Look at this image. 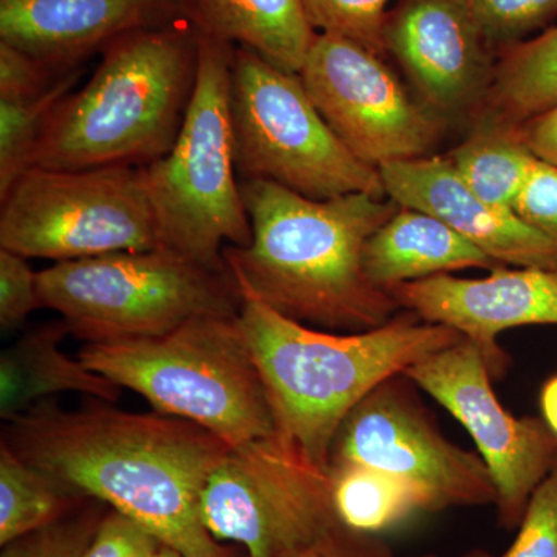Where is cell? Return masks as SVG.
Here are the masks:
<instances>
[{
    "instance_id": "9",
    "label": "cell",
    "mask_w": 557,
    "mask_h": 557,
    "mask_svg": "<svg viewBox=\"0 0 557 557\" xmlns=\"http://www.w3.org/2000/svg\"><path fill=\"white\" fill-rule=\"evenodd\" d=\"M2 201L0 248L57 262L161 248L143 166L30 168Z\"/></svg>"
},
{
    "instance_id": "2",
    "label": "cell",
    "mask_w": 557,
    "mask_h": 557,
    "mask_svg": "<svg viewBox=\"0 0 557 557\" xmlns=\"http://www.w3.org/2000/svg\"><path fill=\"white\" fill-rule=\"evenodd\" d=\"M240 189L252 240L225 247L223 259L242 300L327 332H368L401 310L362 265L397 201L366 193L314 200L267 180H240Z\"/></svg>"
},
{
    "instance_id": "6",
    "label": "cell",
    "mask_w": 557,
    "mask_h": 557,
    "mask_svg": "<svg viewBox=\"0 0 557 557\" xmlns=\"http://www.w3.org/2000/svg\"><path fill=\"white\" fill-rule=\"evenodd\" d=\"M230 44L199 33L196 89L166 156L146 164L161 248L226 273L223 249L252 240L237 178L231 119Z\"/></svg>"
},
{
    "instance_id": "34",
    "label": "cell",
    "mask_w": 557,
    "mask_h": 557,
    "mask_svg": "<svg viewBox=\"0 0 557 557\" xmlns=\"http://www.w3.org/2000/svg\"><path fill=\"white\" fill-rule=\"evenodd\" d=\"M53 72L30 54L0 40V98H24L42 94L57 79Z\"/></svg>"
},
{
    "instance_id": "11",
    "label": "cell",
    "mask_w": 557,
    "mask_h": 557,
    "mask_svg": "<svg viewBox=\"0 0 557 557\" xmlns=\"http://www.w3.org/2000/svg\"><path fill=\"white\" fill-rule=\"evenodd\" d=\"M405 375L373 388L341 423L329 468L357 465L386 472L416 494L421 511L496 505L483 458L440 432Z\"/></svg>"
},
{
    "instance_id": "26",
    "label": "cell",
    "mask_w": 557,
    "mask_h": 557,
    "mask_svg": "<svg viewBox=\"0 0 557 557\" xmlns=\"http://www.w3.org/2000/svg\"><path fill=\"white\" fill-rule=\"evenodd\" d=\"M392 0H302L319 35L339 36L384 57L386 24Z\"/></svg>"
},
{
    "instance_id": "5",
    "label": "cell",
    "mask_w": 557,
    "mask_h": 557,
    "mask_svg": "<svg viewBox=\"0 0 557 557\" xmlns=\"http://www.w3.org/2000/svg\"><path fill=\"white\" fill-rule=\"evenodd\" d=\"M239 317L193 319L153 338L87 343L78 358L137 392L156 412L190 421L239 448L278 432Z\"/></svg>"
},
{
    "instance_id": "15",
    "label": "cell",
    "mask_w": 557,
    "mask_h": 557,
    "mask_svg": "<svg viewBox=\"0 0 557 557\" xmlns=\"http://www.w3.org/2000/svg\"><path fill=\"white\" fill-rule=\"evenodd\" d=\"M401 310L457 330L485 357L493 379L507 372L497 336L525 325H557V270L500 267L480 278L438 274L387 289Z\"/></svg>"
},
{
    "instance_id": "4",
    "label": "cell",
    "mask_w": 557,
    "mask_h": 557,
    "mask_svg": "<svg viewBox=\"0 0 557 557\" xmlns=\"http://www.w3.org/2000/svg\"><path fill=\"white\" fill-rule=\"evenodd\" d=\"M199 35L139 28L109 44L91 78L51 112L32 168L146 166L166 156L196 89Z\"/></svg>"
},
{
    "instance_id": "13",
    "label": "cell",
    "mask_w": 557,
    "mask_h": 557,
    "mask_svg": "<svg viewBox=\"0 0 557 557\" xmlns=\"http://www.w3.org/2000/svg\"><path fill=\"white\" fill-rule=\"evenodd\" d=\"M417 387L460 421L474 440L497 490L502 527H519L528 502L557 461V435L545 420L511 416L498 403L480 348L465 338L406 370Z\"/></svg>"
},
{
    "instance_id": "24",
    "label": "cell",
    "mask_w": 557,
    "mask_h": 557,
    "mask_svg": "<svg viewBox=\"0 0 557 557\" xmlns=\"http://www.w3.org/2000/svg\"><path fill=\"white\" fill-rule=\"evenodd\" d=\"M339 522L350 530L376 534L421 511L416 494L386 472L357 465L330 467Z\"/></svg>"
},
{
    "instance_id": "18",
    "label": "cell",
    "mask_w": 557,
    "mask_h": 557,
    "mask_svg": "<svg viewBox=\"0 0 557 557\" xmlns=\"http://www.w3.org/2000/svg\"><path fill=\"white\" fill-rule=\"evenodd\" d=\"M362 265L375 287L387 289L406 282L468 269L496 270L500 263L428 212L399 207L372 234Z\"/></svg>"
},
{
    "instance_id": "22",
    "label": "cell",
    "mask_w": 557,
    "mask_h": 557,
    "mask_svg": "<svg viewBox=\"0 0 557 557\" xmlns=\"http://www.w3.org/2000/svg\"><path fill=\"white\" fill-rule=\"evenodd\" d=\"M448 157L472 193L505 208H515L537 159L520 127L490 116H474L471 134Z\"/></svg>"
},
{
    "instance_id": "14",
    "label": "cell",
    "mask_w": 557,
    "mask_h": 557,
    "mask_svg": "<svg viewBox=\"0 0 557 557\" xmlns=\"http://www.w3.org/2000/svg\"><path fill=\"white\" fill-rule=\"evenodd\" d=\"M384 38L418 100L438 119L449 123L482 108L497 49L465 0H403L388 14Z\"/></svg>"
},
{
    "instance_id": "37",
    "label": "cell",
    "mask_w": 557,
    "mask_h": 557,
    "mask_svg": "<svg viewBox=\"0 0 557 557\" xmlns=\"http://www.w3.org/2000/svg\"><path fill=\"white\" fill-rule=\"evenodd\" d=\"M150 557H189L185 553L178 552V549L170 547V545H161L156 553Z\"/></svg>"
},
{
    "instance_id": "10",
    "label": "cell",
    "mask_w": 557,
    "mask_h": 557,
    "mask_svg": "<svg viewBox=\"0 0 557 557\" xmlns=\"http://www.w3.org/2000/svg\"><path fill=\"white\" fill-rule=\"evenodd\" d=\"M200 511L215 541L239 544L248 557H278L343 525L329 469L281 432L231 448L209 475Z\"/></svg>"
},
{
    "instance_id": "31",
    "label": "cell",
    "mask_w": 557,
    "mask_h": 557,
    "mask_svg": "<svg viewBox=\"0 0 557 557\" xmlns=\"http://www.w3.org/2000/svg\"><path fill=\"white\" fill-rule=\"evenodd\" d=\"M164 545L148 528L123 512L102 516L84 557H150Z\"/></svg>"
},
{
    "instance_id": "8",
    "label": "cell",
    "mask_w": 557,
    "mask_h": 557,
    "mask_svg": "<svg viewBox=\"0 0 557 557\" xmlns=\"http://www.w3.org/2000/svg\"><path fill=\"white\" fill-rule=\"evenodd\" d=\"M231 119L242 180H267L314 200L387 197L380 171L330 129L300 75L242 47L231 62Z\"/></svg>"
},
{
    "instance_id": "29",
    "label": "cell",
    "mask_w": 557,
    "mask_h": 557,
    "mask_svg": "<svg viewBox=\"0 0 557 557\" xmlns=\"http://www.w3.org/2000/svg\"><path fill=\"white\" fill-rule=\"evenodd\" d=\"M100 520L95 515L62 518L10 542L0 557H84Z\"/></svg>"
},
{
    "instance_id": "35",
    "label": "cell",
    "mask_w": 557,
    "mask_h": 557,
    "mask_svg": "<svg viewBox=\"0 0 557 557\" xmlns=\"http://www.w3.org/2000/svg\"><path fill=\"white\" fill-rule=\"evenodd\" d=\"M520 135L534 157L557 164V108L520 127Z\"/></svg>"
},
{
    "instance_id": "3",
    "label": "cell",
    "mask_w": 557,
    "mask_h": 557,
    "mask_svg": "<svg viewBox=\"0 0 557 557\" xmlns=\"http://www.w3.org/2000/svg\"><path fill=\"white\" fill-rule=\"evenodd\" d=\"M239 321L277 431L324 469L341 423L362 398L421 359L465 339L457 330L431 324L409 310H399L381 327L339 335L245 299Z\"/></svg>"
},
{
    "instance_id": "30",
    "label": "cell",
    "mask_w": 557,
    "mask_h": 557,
    "mask_svg": "<svg viewBox=\"0 0 557 557\" xmlns=\"http://www.w3.org/2000/svg\"><path fill=\"white\" fill-rule=\"evenodd\" d=\"M38 309H44L38 273L24 256L0 248V330L20 329Z\"/></svg>"
},
{
    "instance_id": "16",
    "label": "cell",
    "mask_w": 557,
    "mask_h": 557,
    "mask_svg": "<svg viewBox=\"0 0 557 557\" xmlns=\"http://www.w3.org/2000/svg\"><path fill=\"white\" fill-rule=\"evenodd\" d=\"M380 174L388 199L443 220L500 265L557 270V237L472 193L449 157L398 161Z\"/></svg>"
},
{
    "instance_id": "28",
    "label": "cell",
    "mask_w": 557,
    "mask_h": 557,
    "mask_svg": "<svg viewBox=\"0 0 557 557\" xmlns=\"http://www.w3.org/2000/svg\"><path fill=\"white\" fill-rule=\"evenodd\" d=\"M461 557H557V461L528 502L511 547L500 556L472 549Z\"/></svg>"
},
{
    "instance_id": "17",
    "label": "cell",
    "mask_w": 557,
    "mask_h": 557,
    "mask_svg": "<svg viewBox=\"0 0 557 557\" xmlns=\"http://www.w3.org/2000/svg\"><path fill=\"white\" fill-rule=\"evenodd\" d=\"M163 0H0V40L54 72L126 33L148 28Z\"/></svg>"
},
{
    "instance_id": "27",
    "label": "cell",
    "mask_w": 557,
    "mask_h": 557,
    "mask_svg": "<svg viewBox=\"0 0 557 557\" xmlns=\"http://www.w3.org/2000/svg\"><path fill=\"white\" fill-rule=\"evenodd\" d=\"M494 49L522 42L557 14V0H465Z\"/></svg>"
},
{
    "instance_id": "7",
    "label": "cell",
    "mask_w": 557,
    "mask_h": 557,
    "mask_svg": "<svg viewBox=\"0 0 557 557\" xmlns=\"http://www.w3.org/2000/svg\"><path fill=\"white\" fill-rule=\"evenodd\" d=\"M44 309L87 343L153 338L199 318H237L228 271L205 269L166 248L113 252L38 271Z\"/></svg>"
},
{
    "instance_id": "23",
    "label": "cell",
    "mask_w": 557,
    "mask_h": 557,
    "mask_svg": "<svg viewBox=\"0 0 557 557\" xmlns=\"http://www.w3.org/2000/svg\"><path fill=\"white\" fill-rule=\"evenodd\" d=\"M79 496L0 445V545L65 518Z\"/></svg>"
},
{
    "instance_id": "36",
    "label": "cell",
    "mask_w": 557,
    "mask_h": 557,
    "mask_svg": "<svg viewBox=\"0 0 557 557\" xmlns=\"http://www.w3.org/2000/svg\"><path fill=\"white\" fill-rule=\"evenodd\" d=\"M541 408L545 423L557 435V375L552 376L542 387Z\"/></svg>"
},
{
    "instance_id": "33",
    "label": "cell",
    "mask_w": 557,
    "mask_h": 557,
    "mask_svg": "<svg viewBox=\"0 0 557 557\" xmlns=\"http://www.w3.org/2000/svg\"><path fill=\"white\" fill-rule=\"evenodd\" d=\"M278 557H403L398 556L376 534L361 533L339 525L309 545L292 549ZM409 557H438L421 555Z\"/></svg>"
},
{
    "instance_id": "32",
    "label": "cell",
    "mask_w": 557,
    "mask_h": 557,
    "mask_svg": "<svg viewBox=\"0 0 557 557\" xmlns=\"http://www.w3.org/2000/svg\"><path fill=\"white\" fill-rule=\"evenodd\" d=\"M515 211L534 228L557 237V164L534 161Z\"/></svg>"
},
{
    "instance_id": "21",
    "label": "cell",
    "mask_w": 557,
    "mask_h": 557,
    "mask_svg": "<svg viewBox=\"0 0 557 557\" xmlns=\"http://www.w3.org/2000/svg\"><path fill=\"white\" fill-rule=\"evenodd\" d=\"M556 108L557 27L502 51L486 100L474 116L522 127Z\"/></svg>"
},
{
    "instance_id": "1",
    "label": "cell",
    "mask_w": 557,
    "mask_h": 557,
    "mask_svg": "<svg viewBox=\"0 0 557 557\" xmlns=\"http://www.w3.org/2000/svg\"><path fill=\"white\" fill-rule=\"evenodd\" d=\"M91 398L53 401L5 423L2 443L76 496L123 512L189 557H226L201 519V493L231 449L207 429L163 413H132Z\"/></svg>"
},
{
    "instance_id": "19",
    "label": "cell",
    "mask_w": 557,
    "mask_h": 557,
    "mask_svg": "<svg viewBox=\"0 0 557 557\" xmlns=\"http://www.w3.org/2000/svg\"><path fill=\"white\" fill-rule=\"evenodd\" d=\"M65 336H70L69 327L60 319L32 329L3 348L0 355V418L3 423L64 392L108 403L119 401L120 386L87 368L79 358H70L62 351Z\"/></svg>"
},
{
    "instance_id": "20",
    "label": "cell",
    "mask_w": 557,
    "mask_h": 557,
    "mask_svg": "<svg viewBox=\"0 0 557 557\" xmlns=\"http://www.w3.org/2000/svg\"><path fill=\"white\" fill-rule=\"evenodd\" d=\"M200 33L240 44L263 61L300 73L318 32L302 0H189Z\"/></svg>"
},
{
    "instance_id": "25",
    "label": "cell",
    "mask_w": 557,
    "mask_h": 557,
    "mask_svg": "<svg viewBox=\"0 0 557 557\" xmlns=\"http://www.w3.org/2000/svg\"><path fill=\"white\" fill-rule=\"evenodd\" d=\"M78 78V70H70L42 94L11 100L0 98V199L30 170L51 112L72 94Z\"/></svg>"
},
{
    "instance_id": "12",
    "label": "cell",
    "mask_w": 557,
    "mask_h": 557,
    "mask_svg": "<svg viewBox=\"0 0 557 557\" xmlns=\"http://www.w3.org/2000/svg\"><path fill=\"white\" fill-rule=\"evenodd\" d=\"M299 75L330 129L375 170L428 157L445 131L383 57L351 40L318 33Z\"/></svg>"
}]
</instances>
